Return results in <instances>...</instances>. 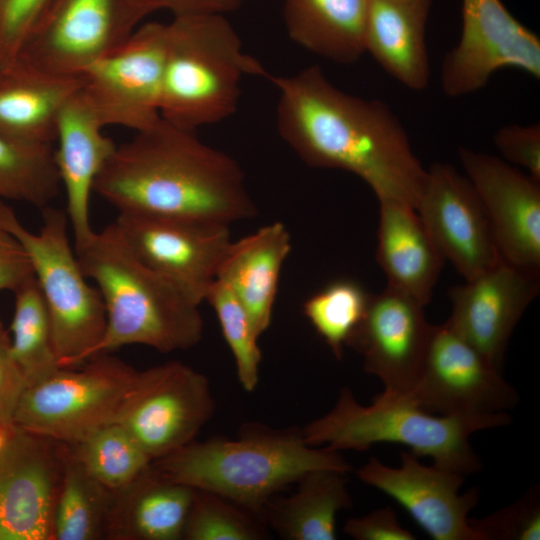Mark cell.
<instances>
[{
  "instance_id": "15",
  "label": "cell",
  "mask_w": 540,
  "mask_h": 540,
  "mask_svg": "<svg viewBox=\"0 0 540 540\" xmlns=\"http://www.w3.org/2000/svg\"><path fill=\"white\" fill-rule=\"evenodd\" d=\"M64 443L14 427L0 450V540H51Z\"/></svg>"
},
{
  "instance_id": "38",
  "label": "cell",
  "mask_w": 540,
  "mask_h": 540,
  "mask_svg": "<svg viewBox=\"0 0 540 540\" xmlns=\"http://www.w3.org/2000/svg\"><path fill=\"white\" fill-rule=\"evenodd\" d=\"M493 142L508 162L524 167L540 182V125L509 124L498 129Z\"/></svg>"
},
{
  "instance_id": "22",
  "label": "cell",
  "mask_w": 540,
  "mask_h": 540,
  "mask_svg": "<svg viewBox=\"0 0 540 540\" xmlns=\"http://www.w3.org/2000/svg\"><path fill=\"white\" fill-rule=\"evenodd\" d=\"M432 0H370L364 50L405 87L428 86L426 26Z\"/></svg>"
},
{
  "instance_id": "21",
  "label": "cell",
  "mask_w": 540,
  "mask_h": 540,
  "mask_svg": "<svg viewBox=\"0 0 540 540\" xmlns=\"http://www.w3.org/2000/svg\"><path fill=\"white\" fill-rule=\"evenodd\" d=\"M82 87V86H81ZM105 126L88 104L81 88L64 105L56 130L55 162L66 195V215L74 235V247L94 233L89 205L95 181L116 149L103 133Z\"/></svg>"
},
{
  "instance_id": "35",
  "label": "cell",
  "mask_w": 540,
  "mask_h": 540,
  "mask_svg": "<svg viewBox=\"0 0 540 540\" xmlns=\"http://www.w3.org/2000/svg\"><path fill=\"white\" fill-rule=\"evenodd\" d=\"M205 301L215 311L222 334L234 357L236 374L240 385L253 392L259 382L262 360L258 346V334L251 318L234 293L223 282L215 279Z\"/></svg>"
},
{
  "instance_id": "8",
  "label": "cell",
  "mask_w": 540,
  "mask_h": 540,
  "mask_svg": "<svg viewBox=\"0 0 540 540\" xmlns=\"http://www.w3.org/2000/svg\"><path fill=\"white\" fill-rule=\"evenodd\" d=\"M138 373L108 353L95 355L75 367H61L44 381L24 389L14 425L75 445L116 422Z\"/></svg>"
},
{
  "instance_id": "23",
  "label": "cell",
  "mask_w": 540,
  "mask_h": 540,
  "mask_svg": "<svg viewBox=\"0 0 540 540\" xmlns=\"http://www.w3.org/2000/svg\"><path fill=\"white\" fill-rule=\"evenodd\" d=\"M290 251V234L277 221L231 241L219 266L216 279L245 307L259 337L271 324L281 269Z\"/></svg>"
},
{
  "instance_id": "12",
  "label": "cell",
  "mask_w": 540,
  "mask_h": 540,
  "mask_svg": "<svg viewBox=\"0 0 540 540\" xmlns=\"http://www.w3.org/2000/svg\"><path fill=\"white\" fill-rule=\"evenodd\" d=\"M513 68L540 78V39L501 0H462L458 44L446 54L440 74L449 97L485 87L498 70Z\"/></svg>"
},
{
  "instance_id": "2",
  "label": "cell",
  "mask_w": 540,
  "mask_h": 540,
  "mask_svg": "<svg viewBox=\"0 0 540 540\" xmlns=\"http://www.w3.org/2000/svg\"><path fill=\"white\" fill-rule=\"evenodd\" d=\"M93 192L118 213L229 226L257 213L237 161L162 118L116 146Z\"/></svg>"
},
{
  "instance_id": "4",
  "label": "cell",
  "mask_w": 540,
  "mask_h": 540,
  "mask_svg": "<svg viewBox=\"0 0 540 540\" xmlns=\"http://www.w3.org/2000/svg\"><path fill=\"white\" fill-rule=\"evenodd\" d=\"M151 466L169 480L223 496L259 517L276 493L308 472L351 470L339 451L307 444L301 429L261 424L245 425L232 439H195Z\"/></svg>"
},
{
  "instance_id": "13",
  "label": "cell",
  "mask_w": 540,
  "mask_h": 540,
  "mask_svg": "<svg viewBox=\"0 0 540 540\" xmlns=\"http://www.w3.org/2000/svg\"><path fill=\"white\" fill-rule=\"evenodd\" d=\"M136 28L126 0H56L17 59L49 74L82 77Z\"/></svg>"
},
{
  "instance_id": "25",
  "label": "cell",
  "mask_w": 540,
  "mask_h": 540,
  "mask_svg": "<svg viewBox=\"0 0 540 540\" xmlns=\"http://www.w3.org/2000/svg\"><path fill=\"white\" fill-rule=\"evenodd\" d=\"M379 203L376 259L387 286L425 306L445 259L413 207L394 201Z\"/></svg>"
},
{
  "instance_id": "19",
  "label": "cell",
  "mask_w": 540,
  "mask_h": 540,
  "mask_svg": "<svg viewBox=\"0 0 540 540\" xmlns=\"http://www.w3.org/2000/svg\"><path fill=\"white\" fill-rule=\"evenodd\" d=\"M423 308L415 298L386 286L370 295L348 342L363 357L364 370L381 380L384 395H402L417 379L432 329Z\"/></svg>"
},
{
  "instance_id": "3",
  "label": "cell",
  "mask_w": 540,
  "mask_h": 540,
  "mask_svg": "<svg viewBox=\"0 0 540 540\" xmlns=\"http://www.w3.org/2000/svg\"><path fill=\"white\" fill-rule=\"evenodd\" d=\"M74 250L85 276L97 285L106 312L104 334L90 358L127 345L170 353L199 343L200 305L140 260L114 222Z\"/></svg>"
},
{
  "instance_id": "33",
  "label": "cell",
  "mask_w": 540,
  "mask_h": 540,
  "mask_svg": "<svg viewBox=\"0 0 540 540\" xmlns=\"http://www.w3.org/2000/svg\"><path fill=\"white\" fill-rule=\"evenodd\" d=\"M370 295L354 280L337 279L304 301L303 314L336 358L362 322Z\"/></svg>"
},
{
  "instance_id": "1",
  "label": "cell",
  "mask_w": 540,
  "mask_h": 540,
  "mask_svg": "<svg viewBox=\"0 0 540 540\" xmlns=\"http://www.w3.org/2000/svg\"><path fill=\"white\" fill-rule=\"evenodd\" d=\"M267 79L278 92V133L306 165L350 172L379 202L416 209L427 170L386 103L342 91L317 65L293 75L269 74Z\"/></svg>"
},
{
  "instance_id": "17",
  "label": "cell",
  "mask_w": 540,
  "mask_h": 540,
  "mask_svg": "<svg viewBox=\"0 0 540 540\" xmlns=\"http://www.w3.org/2000/svg\"><path fill=\"white\" fill-rule=\"evenodd\" d=\"M415 210L443 258L465 280L502 259L478 194L450 164L430 166Z\"/></svg>"
},
{
  "instance_id": "18",
  "label": "cell",
  "mask_w": 540,
  "mask_h": 540,
  "mask_svg": "<svg viewBox=\"0 0 540 540\" xmlns=\"http://www.w3.org/2000/svg\"><path fill=\"white\" fill-rule=\"evenodd\" d=\"M539 273L500 259L449 289L452 312L446 323L500 368L516 324L539 293Z\"/></svg>"
},
{
  "instance_id": "40",
  "label": "cell",
  "mask_w": 540,
  "mask_h": 540,
  "mask_svg": "<svg viewBox=\"0 0 540 540\" xmlns=\"http://www.w3.org/2000/svg\"><path fill=\"white\" fill-rule=\"evenodd\" d=\"M26 382L10 348V338L0 321V424L13 429L14 416Z\"/></svg>"
},
{
  "instance_id": "20",
  "label": "cell",
  "mask_w": 540,
  "mask_h": 540,
  "mask_svg": "<svg viewBox=\"0 0 540 540\" xmlns=\"http://www.w3.org/2000/svg\"><path fill=\"white\" fill-rule=\"evenodd\" d=\"M458 155L501 258L540 271V182L490 154L461 147Z\"/></svg>"
},
{
  "instance_id": "5",
  "label": "cell",
  "mask_w": 540,
  "mask_h": 540,
  "mask_svg": "<svg viewBox=\"0 0 540 540\" xmlns=\"http://www.w3.org/2000/svg\"><path fill=\"white\" fill-rule=\"evenodd\" d=\"M268 75L226 15L173 16L165 24L161 118L193 132L217 124L236 112L244 77Z\"/></svg>"
},
{
  "instance_id": "34",
  "label": "cell",
  "mask_w": 540,
  "mask_h": 540,
  "mask_svg": "<svg viewBox=\"0 0 540 540\" xmlns=\"http://www.w3.org/2000/svg\"><path fill=\"white\" fill-rule=\"evenodd\" d=\"M267 526L255 513L218 494L196 489L186 520V540H260Z\"/></svg>"
},
{
  "instance_id": "41",
  "label": "cell",
  "mask_w": 540,
  "mask_h": 540,
  "mask_svg": "<svg viewBox=\"0 0 540 540\" xmlns=\"http://www.w3.org/2000/svg\"><path fill=\"white\" fill-rule=\"evenodd\" d=\"M344 532L355 540H414L412 532L404 528L389 508L376 509L364 516L353 517L344 525Z\"/></svg>"
},
{
  "instance_id": "11",
  "label": "cell",
  "mask_w": 540,
  "mask_h": 540,
  "mask_svg": "<svg viewBox=\"0 0 540 540\" xmlns=\"http://www.w3.org/2000/svg\"><path fill=\"white\" fill-rule=\"evenodd\" d=\"M165 24L147 22L82 75L81 93L102 124L139 132L161 119Z\"/></svg>"
},
{
  "instance_id": "29",
  "label": "cell",
  "mask_w": 540,
  "mask_h": 540,
  "mask_svg": "<svg viewBox=\"0 0 540 540\" xmlns=\"http://www.w3.org/2000/svg\"><path fill=\"white\" fill-rule=\"evenodd\" d=\"M112 491L95 480L65 444L51 540H96L106 536Z\"/></svg>"
},
{
  "instance_id": "37",
  "label": "cell",
  "mask_w": 540,
  "mask_h": 540,
  "mask_svg": "<svg viewBox=\"0 0 540 540\" xmlns=\"http://www.w3.org/2000/svg\"><path fill=\"white\" fill-rule=\"evenodd\" d=\"M56 0H0V66L15 62Z\"/></svg>"
},
{
  "instance_id": "9",
  "label": "cell",
  "mask_w": 540,
  "mask_h": 540,
  "mask_svg": "<svg viewBox=\"0 0 540 540\" xmlns=\"http://www.w3.org/2000/svg\"><path fill=\"white\" fill-rule=\"evenodd\" d=\"M214 410L207 377L170 361L139 371L116 422L154 461L194 441Z\"/></svg>"
},
{
  "instance_id": "24",
  "label": "cell",
  "mask_w": 540,
  "mask_h": 540,
  "mask_svg": "<svg viewBox=\"0 0 540 540\" xmlns=\"http://www.w3.org/2000/svg\"><path fill=\"white\" fill-rule=\"evenodd\" d=\"M82 84V77L49 74L19 59L0 66V132L52 145L60 113Z\"/></svg>"
},
{
  "instance_id": "36",
  "label": "cell",
  "mask_w": 540,
  "mask_h": 540,
  "mask_svg": "<svg viewBox=\"0 0 540 540\" xmlns=\"http://www.w3.org/2000/svg\"><path fill=\"white\" fill-rule=\"evenodd\" d=\"M469 521L481 540H539V488H531L513 504L485 518Z\"/></svg>"
},
{
  "instance_id": "39",
  "label": "cell",
  "mask_w": 540,
  "mask_h": 540,
  "mask_svg": "<svg viewBox=\"0 0 540 540\" xmlns=\"http://www.w3.org/2000/svg\"><path fill=\"white\" fill-rule=\"evenodd\" d=\"M247 0H126L129 12L138 25L153 12L166 10L173 16L190 14L226 15L240 9Z\"/></svg>"
},
{
  "instance_id": "31",
  "label": "cell",
  "mask_w": 540,
  "mask_h": 540,
  "mask_svg": "<svg viewBox=\"0 0 540 540\" xmlns=\"http://www.w3.org/2000/svg\"><path fill=\"white\" fill-rule=\"evenodd\" d=\"M60 188L52 145L0 132V199L28 203L41 210L49 206Z\"/></svg>"
},
{
  "instance_id": "16",
  "label": "cell",
  "mask_w": 540,
  "mask_h": 540,
  "mask_svg": "<svg viewBox=\"0 0 540 540\" xmlns=\"http://www.w3.org/2000/svg\"><path fill=\"white\" fill-rule=\"evenodd\" d=\"M418 458L401 451V466L396 468L371 457L357 476L398 502L434 540H481L468 517L478 503L479 490L460 493L464 475L423 465Z\"/></svg>"
},
{
  "instance_id": "6",
  "label": "cell",
  "mask_w": 540,
  "mask_h": 540,
  "mask_svg": "<svg viewBox=\"0 0 540 540\" xmlns=\"http://www.w3.org/2000/svg\"><path fill=\"white\" fill-rule=\"evenodd\" d=\"M510 421L506 412L435 416L405 399L382 393L365 406L348 387H343L334 406L306 424L301 433L307 444L339 452L365 451L377 443L402 444L417 457H428L434 465L466 476L482 468L470 436Z\"/></svg>"
},
{
  "instance_id": "27",
  "label": "cell",
  "mask_w": 540,
  "mask_h": 540,
  "mask_svg": "<svg viewBox=\"0 0 540 540\" xmlns=\"http://www.w3.org/2000/svg\"><path fill=\"white\" fill-rule=\"evenodd\" d=\"M370 0H283L289 38L305 50L338 64L357 62L365 53Z\"/></svg>"
},
{
  "instance_id": "42",
  "label": "cell",
  "mask_w": 540,
  "mask_h": 540,
  "mask_svg": "<svg viewBox=\"0 0 540 540\" xmlns=\"http://www.w3.org/2000/svg\"><path fill=\"white\" fill-rule=\"evenodd\" d=\"M33 276L30 260L19 242L0 228V291H15Z\"/></svg>"
},
{
  "instance_id": "14",
  "label": "cell",
  "mask_w": 540,
  "mask_h": 540,
  "mask_svg": "<svg viewBox=\"0 0 540 540\" xmlns=\"http://www.w3.org/2000/svg\"><path fill=\"white\" fill-rule=\"evenodd\" d=\"M135 255L200 305L231 243L229 225L118 213L114 222Z\"/></svg>"
},
{
  "instance_id": "30",
  "label": "cell",
  "mask_w": 540,
  "mask_h": 540,
  "mask_svg": "<svg viewBox=\"0 0 540 540\" xmlns=\"http://www.w3.org/2000/svg\"><path fill=\"white\" fill-rule=\"evenodd\" d=\"M14 294L10 348L27 387L49 378L61 366L54 348L49 314L34 275Z\"/></svg>"
},
{
  "instance_id": "32",
  "label": "cell",
  "mask_w": 540,
  "mask_h": 540,
  "mask_svg": "<svg viewBox=\"0 0 540 540\" xmlns=\"http://www.w3.org/2000/svg\"><path fill=\"white\" fill-rule=\"evenodd\" d=\"M69 446L85 470L111 491L132 483L152 462L134 437L117 422Z\"/></svg>"
},
{
  "instance_id": "26",
  "label": "cell",
  "mask_w": 540,
  "mask_h": 540,
  "mask_svg": "<svg viewBox=\"0 0 540 540\" xmlns=\"http://www.w3.org/2000/svg\"><path fill=\"white\" fill-rule=\"evenodd\" d=\"M196 489L169 480L150 465L126 487L112 491L106 536L120 540H179Z\"/></svg>"
},
{
  "instance_id": "10",
  "label": "cell",
  "mask_w": 540,
  "mask_h": 540,
  "mask_svg": "<svg viewBox=\"0 0 540 540\" xmlns=\"http://www.w3.org/2000/svg\"><path fill=\"white\" fill-rule=\"evenodd\" d=\"M391 397L443 416H489L504 413L519 401L518 392L499 368L446 322L432 325L412 387Z\"/></svg>"
},
{
  "instance_id": "28",
  "label": "cell",
  "mask_w": 540,
  "mask_h": 540,
  "mask_svg": "<svg viewBox=\"0 0 540 540\" xmlns=\"http://www.w3.org/2000/svg\"><path fill=\"white\" fill-rule=\"evenodd\" d=\"M296 483L293 493L266 503L263 522L287 540H335L337 516L352 506L346 473L318 469Z\"/></svg>"
},
{
  "instance_id": "43",
  "label": "cell",
  "mask_w": 540,
  "mask_h": 540,
  "mask_svg": "<svg viewBox=\"0 0 540 540\" xmlns=\"http://www.w3.org/2000/svg\"><path fill=\"white\" fill-rule=\"evenodd\" d=\"M11 430L12 429H7L6 427L0 424V450L5 444Z\"/></svg>"
},
{
  "instance_id": "7",
  "label": "cell",
  "mask_w": 540,
  "mask_h": 540,
  "mask_svg": "<svg viewBox=\"0 0 540 540\" xmlns=\"http://www.w3.org/2000/svg\"><path fill=\"white\" fill-rule=\"evenodd\" d=\"M41 212L42 225L34 233L0 201V228L19 242L30 260L49 314L60 366L75 367L90 358L101 340L106 327L105 307L71 247L66 212L50 205Z\"/></svg>"
}]
</instances>
